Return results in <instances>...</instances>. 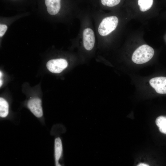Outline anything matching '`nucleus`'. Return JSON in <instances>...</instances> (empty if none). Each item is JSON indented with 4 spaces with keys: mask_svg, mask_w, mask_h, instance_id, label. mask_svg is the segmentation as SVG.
Instances as JSON below:
<instances>
[{
    "mask_svg": "<svg viewBox=\"0 0 166 166\" xmlns=\"http://www.w3.org/2000/svg\"><path fill=\"white\" fill-rule=\"evenodd\" d=\"M156 123L159 127L160 131L166 134V117L160 116L158 117L156 119Z\"/></svg>",
    "mask_w": 166,
    "mask_h": 166,
    "instance_id": "9d476101",
    "label": "nucleus"
},
{
    "mask_svg": "<svg viewBox=\"0 0 166 166\" xmlns=\"http://www.w3.org/2000/svg\"><path fill=\"white\" fill-rule=\"evenodd\" d=\"M7 29V26L4 24L0 25V36L2 37L5 34Z\"/></svg>",
    "mask_w": 166,
    "mask_h": 166,
    "instance_id": "f8f14e48",
    "label": "nucleus"
},
{
    "mask_svg": "<svg viewBox=\"0 0 166 166\" xmlns=\"http://www.w3.org/2000/svg\"><path fill=\"white\" fill-rule=\"evenodd\" d=\"M84 1L88 4V5L93 8H97L98 0H81Z\"/></svg>",
    "mask_w": 166,
    "mask_h": 166,
    "instance_id": "9b49d317",
    "label": "nucleus"
},
{
    "mask_svg": "<svg viewBox=\"0 0 166 166\" xmlns=\"http://www.w3.org/2000/svg\"><path fill=\"white\" fill-rule=\"evenodd\" d=\"M153 0H138V4L142 12H145L150 9L152 7Z\"/></svg>",
    "mask_w": 166,
    "mask_h": 166,
    "instance_id": "1a4fd4ad",
    "label": "nucleus"
},
{
    "mask_svg": "<svg viewBox=\"0 0 166 166\" xmlns=\"http://www.w3.org/2000/svg\"><path fill=\"white\" fill-rule=\"evenodd\" d=\"M62 0H45L49 13L52 15L58 14L62 8Z\"/></svg>",
    "mask_w": 166,
    "mask_h": 166,
    "instance_id": "39448f33",
    "label": "nucleus"
},
{
    "mask_svg": "<svg viewBox=\"0 0 166 166\" xmlns=\"http://www.w3.org/2000/svg\"><path fill=\"white\" fill-rule=\"evenodd\" d=\"M0 77H1L2 76V72H1V71H0Z\"/></svg>",
    "mask_w": 166,
    "mask_h": 166,
    "instance_id": "2eb2a0df",
    "label": "nucleus"
},
{
    "mask_svg": "<svg viewBox=\"0 0 166 166\" xmlns=\"http://www.w3.org/2000/svg\"><path fill=\"white\" fill-rule=\"evenodd\" d=\"M63 153V147L61 138L58 137L54 140V157L56 166H61L59 161Z\"/></svg>",
    "mask_w": 166,
    "mask_h": 166,
    "instance_id": "423d86ee",
    "label": "nucleus"
},
{
    "mask_svg": "<svg viewBox=\"0 0 166 166\" xmlns=\"http://www.w3.org/2000/svg\"><path fill=\"white\" fill-rule=\"evenodd\" d=\"M154 54L153 49L148 45L144 44L137 48L132 56V61L138 64L145 63L150 60Z\"/></svg>",
    "mask_w": 166,
    "mask_h": 166,
    "instance_id": "f257e3e1",
    "label": "nucleus"
},
{
    "mask_svg": "<svg viewBox=\"0 0 166 166\" xmlns=\"http://www.w3.org/2000/svg\"><path fill=\"white\" fill-rule=\"evenodd\" d=\"M121 0H98L97 8L103 10L106 8H111L117 6Z\"/></svg>",
    "mask_w": 166,
    "mask_h": 166,
    "instance_id": "0eeeda50",
    "label": "nucleus"
},
{
    "mask_svg": "<svg viewBox=\"0 0 166 166\" xmlns=\"http://www.w3.org/2000/svg\"><path fill=\"white\" fill-rule=\"evenodd\" d=\"M2 80H0V87H1V86H2Z\"/></svg>",
    "mask_w": 166,
    "mask_h": 166,
    "instance_id": "4468645a",
    "label": "nucleus"
},
{
    "mask_svg": "<svg viewBox=\"0 0 166 166\" xmlns=\"http://www.w3.org/2000/svg\"><path fill=\"white\" fill-rule=\"evenodd\" d=\"M67 61L63 58L52 59L46 63L47 69L50 72L54 73H59L67 66Z\"/></svg>",
    "mask_w": 166,
    "mask_h": 166,
    "instance_id": "f03ea898",
    "label": "nucleus"
},
{
    "mask_svg": "<svg viewBox=\"0 0 166 166\" xmlns=\"http://www.w3.org/2000/svg\"><path fill=\"white\" fill-rule=\"evenodd\" d=\"M9 113V105L7 101L4 98H0V116L5 118Z\"/></svg>",
    "mask_w": 166,
    "mask_h": 166,
    "instance_id": "6e6552de",
    "label": "nucleus"
},
{
    "mask_svg": "<svg viewBox=\"0 0 166 166\" xmlns=\"http://www.w3.org/2000/svg\"><path fill=\"white\" fill-rule=\"evenodd\" d=\"M138 166H148V164L144 163H140L138 165Z\"/></svg>",
    "mask_w": 166,
    "mask_h": 166,
    "instance_id": "ddd939ff",
    "label": "nucleus"
},
{
    "mask_svg": "<svg viewBox=\"0 0 166 166\" xmlns=\"http://www.w3.org/2000/svg\"><path fill=\"white\" fill-rule=\"evenodd\" d=\"M151 86L159 94H166V77H159L151 79L149 81Z\"/></svg>",
    "mask_w": 166,
    "mask_h": 166,
    "instance_id": "7ed1b4c3",
    "label": "nucleus"
},
{
    "mask_svg": "<svg viewBox=\"0 0 166 166\" xmlns=\"http://www.w3.org/2000/svg\"><path fill=\"white\" fill-rule=\"evenodd\" d=\"M41 100L38 98L30 99L28 103L29 109L33 114L36 117L40 118L43 116V111L41 105Z\"/></svg>",
    "mask_w": 166,
    "mask_h": 166,
    "instance_id": "20e7f679",
    "label": "nucleus"
}]
</instances>
